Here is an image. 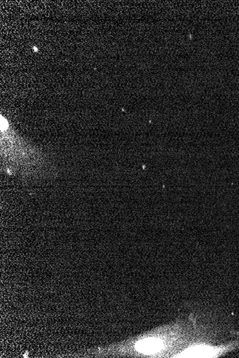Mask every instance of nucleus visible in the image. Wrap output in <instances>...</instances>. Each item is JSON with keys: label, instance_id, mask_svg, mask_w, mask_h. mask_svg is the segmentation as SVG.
<instances>
[{"label": "nucleus", "instance_id": "obj_2", "mask_svg": "<svg viewBox=\"0 0 239 358\" xmlns=\"http://www.w3.org/2000/svg\"><path fill=\"white\" fill-rule=\"evenodd\" d=\"M36 48H37V47H33V49H34V50L38 51V49H36Z\"/></svg>", "mask_w": 239, "mask_h": 358}, {"label": "nucleus", "instance_id": "obj_1", "mask_svg": "<svg viewBox=\"0 0 239 358\" xmlns=\"http://www.w3.org/2000/svg\"><path fill=\"white\" fill-rule=\"evenodd\" d=\"M163 342L157 338L149 337L138 341L136 348L138 352L144 354H153L159 351L163 348Z\"/></svg>", "mask_w": 239, "mask_h": 358}]
</instances>
